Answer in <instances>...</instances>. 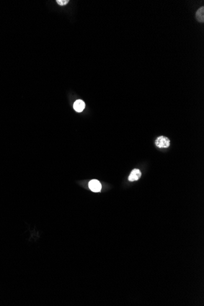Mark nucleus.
<instances>
[{
	"label": "nucleus",
	"instance_id": "f257e3e1",
	"mask_svg": "<svg viewBox=\"0 0 204 306\" xmlns=\"http://www.w3.org/2000/svg\"><path fill=\"white\" fill-rule=\"evenodd\" d=\"M155 145L159 148H167L170 146V140L165 136H160L155 141Z\"/></svg>",
	"mask_w": 204,
	"mask_h": 306
},
{
	"label": "nucleus",
	"instance_id": "f03ea898",
	"mask_svg": "<svg viewBox=\"0 0 204 306\" xmlns=\"http://www.w3.org/2000/svg\"><path fill=\"white\" fill-rule=\"evenodd\" d=\"M89 188L92 191L100 192L102 190V185L97 180H92L89 183Z\"/></svg>",
	"mask_w": 204,
	"mask_h": 306
},
{
	"label": "nucleus",
	"instance_id": "7ed1b4c3",
	"mask_svg": "<svg viewBox=\"0 0 204 306\" xmlns=\"http://www.w3.org/2000/svg\"><path fill=\"white\" fill-rule=\"evenodd\" d=\"M141 176V171L138 169H134L131 171V172L128 177V180L130 182L136 181V180L139 179Z\"/></svg>",
	"mask_w": 204,
	"mask_h": 306
},
{
	"label": "nucleus",
	"instance_id": "20e7f679",
	"mask_svg": "<svg viewBox=\"0 0 204 306\" xmlns=\"http://www.w3.org/2000/svg\"><path fill=\"white\" fill-rule=\"evenodd\" d=\"M74 108L77 112L81 113L85 108V103L82 100H77L74 104Z\"/></svg>",
	"mask_w": 204,
	"mask_h": 306
},
{
	"label": "nucleus",
	"instance_id": "39448f33",
	"mask_svg": "<svg viewBox=\"0 0 204 306\" xmlns=\"http://www.w3.org/2000/svg\"><path fill=\"white\" fill-rule=\"evenodd\" d=\"M196 19L199 22L203 23L204 22V7H201L199 8L196 14Z\"/></svg>",
	"mask_w": 204,
	"mask_h": 306
},
{
	"label": "nucleus",
	"instance_id": "423d86ee",
	"mask_svg": "<svg viewBox=\"0 0 204 306\" xmlns=\"http://www.w3.org/2000/svg\"><path fill=\"white\" fill-rule=\"evenodd\" d=\"M56 2L60 6H64V5L67 4L69 2V0H57Z\"/></svg>",
	"mask_w": 204,
	"mask_h": 306
}]
</instances>
